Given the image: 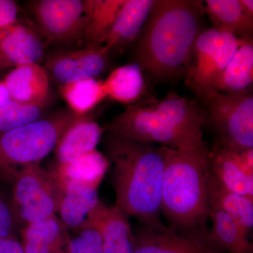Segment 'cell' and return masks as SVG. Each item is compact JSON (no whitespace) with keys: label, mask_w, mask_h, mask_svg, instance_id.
<instances>
[{"label":"cell","mask_w":253,"mask_h":253,"mask_svg":"<svg viewBox=\"0 0 253 253\" xmlns=\"http://www.w3.org/2000/svg\"><path fill=\"white\" fill-rule=\"evenodd\" d=\"M204 12L213 27L232 33L242 40L253 39V16L243 8L240 0H206Z\"/></svg>","instance_id":"cell-18"},{"label":"cell","mask_w":253,"mask_h":253,"mask_svg":"<svg viewBox=\"0 0 253 253\" xmlns=\"http://www.w3.org/2000/svg\"><path fill=\"white\" fill-rule=\"evenodd\" d=\"M31 11L42 35L50 42L71 44L83 39L85 1L40 0L32 3Z\"/></svg>","instance_id":"cell-9"},{"label":"cell","mask_w":253,"mask_h":253,"mask_svg":"<svg viewBox=\"0 0 253 253\" xmlns=\"http://www.w3.org/2000/svg\"><path fill=\"white\" fill-rule=\"evenodd\" d=\"M125 1L126 0H86V28L83 37L86 46L103 45Z\"/></svg>","instance_id":"cell-23"},{"label":"cell","mask_w":253,"mask_h":253,"mask_svg":"<svg viewBox=\"0 0 253 253\" xmlns=\"http://www.w3.org/2000/svg\"><path fill=\"white\" fill-rule=\"evenodd\" d=\"M210 198L249 234L253 226V199L226 189L212 175Z\"/></svg>","instance_id":"cell-26"},{"label":"cell","mask_w":253,"mask_h":253,"mask_svg":"<svg viewBox=\"0 0 253 253\" xmlns=\"http://www.w3.org/2000/svg\"><path fill=\"white\" fill-rule=\"evenodd\" d=\"M208 119L217 131V144L227 149H253V96L217 92L207 104Z\"/></svg>","instance_id":"cell-8"},{"label":"cell","mask_w":253,"mask_h":253,"mask_svg":"<svg viewBox=\"0 0 253 253\" xmlns=\"http://www.w3.org/2000/svg\"><path fill=\"white\" fill-rule=\"evenodd\" d=\"M60 94L69 109L81 116H86L106 97L102 81L84 79L63 84Z\"/></svg>","instance_id":"cell-27"},{"label":"cell","mask_w":253,"mask_h":253,"mask_svg":"<svg viewBox=\"0 0 253 253\" xmlns=\"http://www.w3.org/2000/svg\"><path fill=\"white\" fill-rule=\"evenodd\" d=\"M86 116L69 109L60 110L49 117L0 134V181L12 184L23 169L41 163L68 128Z\"/></svg>","instance_id":"cell-5"},{"label":"cell","mask_w":253,"mask_h":253,"mask_svg":"<svg viewBox=\"0 0 253 253\" xmlns=\"http://www.w3.org/2000/svg\"><path fill=\"white\" fill-rule=\"evenodd\" d=\"M0 253H25V251L16 238H11L0 239Z\"/></svg>","instance_id":"cell-32"},{"label":"cell","mask_w":253,"mask_h":253,"mask_svg":"<svg viewBox=\"0 0 253 253\" xmlns=\"http://www.w3.org/2000/svg\"><path fill=\"white\" fill-rule=\"evenodd\" d=\"M253 73V39L244 40L221 76L217 92L234 95L251 92Z\"/></svg>","instance_id":"cell-20"},{"label":"cell","mask_w":253,"mask_h":253,"mask_svg":"<svg viewBox=\"0 0 253 253\" xmlns=\"http://www.w3.org/2000/svg\"><path fill=\"white\" fill-rule=\"evenodd\" d=\"M210 205L209 217L212 222L211 232L221 249L229 253H253L249 234L211 198Z\"/></svg>","instance_id":"cell-25"},{"label":"cell","mask_w":253,"mask_h":253,"mask_svg":"<svg viewBox=\"0 0 253 253\" xmlns=\"http://www.w3.org/2000/svg\"><path fill=\"white\" fill-rule=\"evenodd\" d=\"M62 184L63 197L58 213L63 226L71 231L89 224L102 204L98 195L99 187L76 181Z\"/></svg>","instance_id":"cell-13"},{"label":"cell","mask_w":253,"mask_h":253,"mask_svg":"<svg viewBox=\"0 0 253 253\" xmlns=\"http://www.w3.org/2000/svg\"><path fill=\"white\" fill-rule=\"evenodd\" d=\"M20 224L11 200L8 199L0 191V239L16 238V231Z\"/></svg>","instance_id":"cell-30"},{"label":"cell","mask_w":253,"mask_h":253,"mask_svg":"<svg viewBox=\"0 0 253 253\" xmlns=\"http://www.w3.org/2000/svg\"><path fill=\"white\" fill-rule=\"evenodd\" d=\"M0 54L11 66L39 63L44 43L39 33L17 21L0 31Z\"/></svg>","instance_id":"cell-14"},{"label":"cell","mask_w":253,"mask_h":253,"mask_svg":"<svg viewBox=\"0 0 253 253\" xmlns=\"http://www.w3.org/2000/svg\"><path fill=\"white\" fill-rule=\"evenodd\" d=\"M164 148L161 213L176 232L212 234L208 226L211 173L206 144L189 150Z\"/></svg>","instance_id":"cell-4"},{"label":"cell","mask_w":253,"mask_h":253,"mask_svg":"<svg viewBox=\"0 0 253 253\" xmlns=\"http://www.w3.org/2000/svg\"><path fill=\"white\" fill-rule=\"evenodd\" d=\"M12 185L11 204L21 224L54 217L59 212L63 186L54 169L46 170L41 163L32 165L18 174Z\"/></svg>","instance_id":"cell-7"},{"label":"cell","mask_w":253,"mask_h":253,"mask_svg":"<svg viewBox=\"0 0 253 253\" xmlns=\"http://www.w3.org/2000/svg\"><path fill=\"white\" fill-rule=\"evenodd\" d=\"M11 65L4 59L2 55L0 54V71L5 69V68L11 67Z\"/></svg>","instance_id":"cell-35"},{"label":"cell","mask_w":253,"mask_h":253,"mask_svg":"<svg viewBox=\"0 0 253 253\" xmlns=\"http://www.w3.org/2000/svg\"><path fill=\"white\" fill-rule=\"evenodd\" d=\"M211 173L226 189L253 199V176L241 170L236 164L230 151L216 144L212 151H209Z\"/></svg>","instance_id":"cell-21"},{"label":"cell","mask_w":253,"mask_h":253,"mask_svg":"<svg viewBox=\"0 0 253 253\" xmlns=\"http://www.w3.org/2000/svg\"><path fill=\"white\" fill-rule=\"evenodd\" d=\"M97 219L103 236V253H133L134 235L128 217L121 209L101 204Z\"/></svg>","instance_id":"cell-19"},{"label":"cell","mask_w":253,"mask_h":253,"mask_svg":"<svg viewBox=\"0 0 253 253\" xmlns=\"http://www.w3.org/2000/svg\"><path fill=\"white\" fill-rule=\"evenodd\" d=\"M109 56L104 45L62 50L50 55L44 68L49 77L62 86L81 80L95 79L107 68Z\"/></svg>","instance_id":"cell-10"},{"label":"cell","mask_w":253,"mask_h":253,"mask_svg":"<svg viewBox=\"0 0 253 253\" xmlns=\"http://www.w3.org/2000/svg\"><path fill=\"white\" fill-rule=\"evenodd\" d=\"M104 146L112 166L116 205L128 217H135L143 226L167 229L161 219L164 173V148L106 132Z\"/></svg>","instance_id":"cell-2"},{"label":"cell","mask_w":253,"mask_h":253,"mask_svg":"<svg viewBox=\"0 0 253 253\" xmlns=\"http://www.w3.org/2000/svg\"><path fill=\"white\" fill-rule=\"evenodd\" d=\"M207 113L194 100L169 92L130 104L113 118L106 132L173 149H196L205 144Z\"/></svg>","instance_id":"cell-3"},{"label":"cell","mask_w":253,"mask_h":253,"mask_svg":"<svg viewBox=\"0 0 253 253\" xmlns=\"http://www.w3.org/2000/svg\"><path fill=\"white\" fill-rule=\"evenodd\" d=\"M104 131V128L88 116L74 123L55 147L57 165L70 162L94 151Z\"/></svg>","instance_id":"cell-16"},{"label":"cell","mask_w":253,"mask_h":253,"mask_svg":"<svg viewBox=\"0 0 253 253\" xmlns=\"http://www.w3.org/2000/svg\"><path fill=\"white\" fill-rule=\"evenodd\" d=\"M9 91L6 89L4 81H0V111L11 101Z\"/></svg>","instance_id":"cell-33"},{"label":"cell","mask_w":253,"mask_h":253,"mask_svg":"<svg viewBox=\"0 0 253 253\" xmlns=\"http://www.w3.org/2000/svg\"><path fill=\"white\" fill-rule=\"evenodd\" d=\"M3 81L14 101L44 103L49 99V75L39 63L16 66Z\"/></svg>","instance_id":"cell-15"},{"label":"cell","mask_w":253,"mask_h":253,"mask_svg":"<svg viewBox=\"0 0 253 253\" xmlns=\"http://www.w3.org/2000/svg\"><path fill=\"white\" fill-rule=\"evenodd\" d=\"M98 211L89 224L75 230H67L68 253H103V236L97 219Z\"/></svg>","instance_id":"cell-29"},{"label":"cell","mask_w":253,"mask_h":253,"mask_svg":"<svg viewBox=\"0 0 253 253\" xmlns=\"http://www.w3.org/2000/svg\"><path fill=\"white\" fill-rule=\"evenodd\" d=\"M133 253H224L212 234L192 236L143 226L134 235Z\"/></svg>","instance_id":"cell-11"},{"label":"cell","mask_w":253,"mask_h":253,"mask_svg":"<svg viewBox=\"0 0 253 253\" xmlns=\"http://www.w3.org/2000/svg\"><path fill=\"white\" fill-rule=\"evenodd\" d=\"M155 0H126L105 38L109 54H121L141 34Z\"/></svg>","instance_id":"cell-12"},{"label":"cell","mask_w":253,"mask_h":253,"mask_svg":"<svg viewBox=\"0 0 253 253\" xmlns=\"http://www.w3.org/2000/svg\"><path fill=\"white\" fill-rule=\"evenodd\" d=\"M46 104L18 102L11 99L0 111V134L42 119Z\"/></svg>","instance_id":"cell-28"},{"label":"cell","mask_w":253,"mask_h":253,"mask_svg":"<svg viewBox=\"0 0 253 253\" xmlns=\"http://www.w3.org/2000/svg\"><path fill=\"white\" fill-rule=\"evenodd\" d=\"M244 40L229 32L205 29L195 43L186 84L205 104L217 93L221 76Z\"/></svg>","instance_id":"cell-6"},{"label":"cell","mask_w":253,"mask_h":253,"mask_svg":"<svg viewBox=\"0 0 253 253\" xmlns=\"http://www.w3.org/2000/svg\"><path fill=\"white\" fill-rule=\"evenodd\" d=\"M21 237L25 253H68L67 229L56 215L28 224Z\"/></svg>","instance_id":"cell-17"},{"label":"cell","mask_w":253,"mask_h":253,"mask_svg":"<svg viewBox=\"0 0 253 253\" xmlns=\"http://www.w3.org/2000/svg\"><path fill=\"white\" fill-rule=\"evenodd\" d=\"M110 166L106 156L95 149L54 169L61 181H76L99 187Z\"/></svg>","instance_id":"cell-24"},{"label":"cell","mask_w":253,"mask_h":253,"mask_svg":"<svg viewBox=\"0 0 253 253\" xmlns=\"http://www.w3.org/2000/svg\"><path fill=\"white\" fill-rule=\"evenodd\" d=\"M243 8L248 14L253 16V0H240Z\"/></svg>","instance_id":"cell-34"},{"label":"cell","mask_w":253,"mask_h":253,"mask_svg":"<svg viewBox=\"0 0 253 253\" xmlns=\"http://www.w3.org/2000/svg\"><path fill=\"white\" fill-rule=\"evenodd\" d=\"M204 1L155 0L136 46V62L156 81L185 77L204 27Z\"/></svg>","instance_id":"cell-1"},{"label":"cell","mask_w":253,"mask_h":253,"mask_svg":"<svg viewBox=\"0 0 253 253\" xmlns=\"http://www.w3.org/2000/svg\"><path fill=\"white\" fill-rule=\"evenodd\" d=\"M106 96L123 104H134L144 94V72L135 62L113 70L102 81Z\"/></svg>","instance_id":"cell-22"},{"label":"cell","mask_w":253,"mask_h":253,"mask_svg":"<svg viewBox=\"0 0 253 253\" xmlns=\"http://www.w3.org/2000/svg\"><path fill=\"white\" fill-rule=\"evenodd\" d=\"M18 6L11 0H0V31L17 22Z\"/></svg>","instance_id":"cell-31"}]
</instances>
